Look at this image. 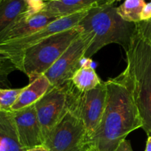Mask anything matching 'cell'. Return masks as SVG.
Returning a JSON list of instances; mask_svg holds the SVG:
<instances>
[{"label": "cell", "instance_id": "15", "mask_svg": "<svg viewBox=\"0 0 151 151\" xmlns=\"http://www.w3.org/2000/svg\"><path fill=\"white\" fill-rule=\"evenodd\" d=\"M26 10L24 0H5L0 2V34L20 19Z\"/></svg>", "mask_w": 151, "mask_h": 151}, {"label": "cell", "instance_id": "4", "mask_svg": "<svg viewBox=\"0 0 151 151\" xmlns=\"http://www.w3.org/2000/svg\"><path fill=\"white\" fill-rule=\"evenodd\" d=\"M83 32L79 25L52 35L27 49L20 58L18 70L32 81L44 75Z\"/></svg>", "mask_w": 151, "mask_h": 151}, {"label": "cell", "instance_id": "1", "mask_svg": "<svg viewBox=\"0 0 151 151\" xmlns=\"http://www.w3.org/2000/svg\"><path fill=\"white\" fill-rule=\"evenodd\" d=\"M105 83L106 109L98 128L87 141L86 151H116L128 135L142 128L138 109L122 73Z\"/></svg>", "mask_w": 151, "mask_h": 151}, {"label": "cell", "instance_id": "18", "mask_svg": "<svg viewBox=\"0 0 151 151\" xmlns=\"http://www.w3.org/2000/svg\"><path fill=\"white\" fill-rule=\"evenodd\" d=\"M23 88H0V111H11V108L16 103Z\"/></svg>", "mask_w": 151, "mask_h": 151}, {"label": "cell", "instance_id": "12", "mask_svg": "<svg viewBox=\"0 0 151 151\" xmlns=\"http://www.w3.org/2000/svg\"><path fill=\"white\" fill-rule=\"evenodd\" d=\"M119 1L120 0H52L46 2L42 11L58 19L103 4H115Z\"/></svg>", "mask_w": 151, "mask_h": 151}, {"label": "cell", "instance_id": "23", "mask_svg": "<svg viewBox=\"0 0 151 151\" xmlns=\"http://www.w3.org/2000/svg\"><path fill=\"white\" fill-rule=\"evenodd\" d=\"M116 151H134L131 147V142L128 140L125 139L119 144Z\"/></svg>", "mask_w": 151, "mask_h": 151}, {"label": "cell", "instance_id": "7", "mask_svg": "<svg viewBox=\"0 0 151 151\" xmlns=\"http://www.w3.org/2000/svg\"><path fill=\"white\" fill-rule=\"evenodd\" d=\"M106 97L107 88L105 82L85 92L79 91L72 84L69 100L83 123L88 139L94 134L101 122L106 109Z\"/></svg>", "mask_w": 151, "mask_h": 151}, {"label": "cell", "instance_id": "8", "mask_svg": "<svg viewBox=\"0 0 151 151\" xmlns=\"http://www.w3.org/2000/svg\"><path fill=\"white\" fill-rule=\"evenodd\" d=\"M92 40V34L83 31L44 74L52 87L60 86L71 81L75 72L82 66L85 53Z\"/></svg>", "mask_w": 151, "mask_h": 151}, {"label": "cell", "instance_id": "2", "mask_svg": "<svg viewBox=\"0 0 151 151\" xmlns=\"http://www.w3.org/2000/svg\"><path fill=\"white\" fill-rule=\"evenodd\" d=\"M126 54V68L122 72L142 122V129L151 136V44L138 32Z\"/></svg>", "mask_w": 151, "mask_h": 151}, {"label": "cell", "instance_id": "10", "mask_svg": "<svg viewBox=\"0 0 151 151\" xmlns=\"http://www.w3.org/2000/svg\"><path fill=\"white\" fill-rule=\"evenodd\" d=\"M18 137L25 150L43 146L44 137L37 117L35 105L12 111Z\"/></svg>", "mask_w": 151, "mask_h": 151}, {"label": "cell", "instance_id": "3", "mask_svg": "<svg viewBox=\"0 0 151 151\" xmlns=\"http://www.w3.org/2000/svg\"><path fill=\"white\" fill-rule=\"evenodd\" d=\"M78 25L84 32L93 35L92 42L84 55V58L88 59L110 44H119L126 51L137 32L136 23L122 19L116 12L114 3L90 9Z\"/></svg>", "mask_w": 151, "mask_h": 151}, {"label": "cell", "instance_id": "28", "mask_svg": "<svg viewBox=\"0 0 151 151\" xmlns=\"http://www.w3.org/2000/svg\"><path fill=\"white\" fill-rule=\"evenodd\" d=\"M45 151H49L48 150H47V148H45Z\"/></svg>", "mask_w": 151, "mask_h": 151}, {"label": "cell", "instance_id": "24", "mask_svg": "<svg viewBox=\"0 0 151 151\" xmlns=\"http://www.w3.org/2000/svg\"><path fill=\"white\" fill-rule=\"evenodd\" d=\"M26 151H45V147L44 146H38V147L27 150Z\"/></svg>", "mask_w": 151, "mask_h": 151}, {"label": "cell", "instance_id": "27", "mask_svg": "<svg viewBox=\"0 0 151 151\" xmlns=\"http://www.w3.org/2000/svg\"><path fill=\"white\" fill-rule=\"evenodd\" d=\"M5 1V0H0V2H2V1Z\"/></svg>", "mask_w": 151, "mask_h": 151}, {"label": "cell", "instance_id": "5", "mask_svg": "<svg viewBox=\"0 0 151 151\" xmlns=\"http://www.w3.org/2000/svg\"><path fill=\"white\" fill-rule=\"evenodd\" d=\"M87 140L85 127L69 96L66 113L44 139L43 146L49 151H86Z\"/></svg>", "mask_w": 151, "mask_h": 151}, {"label": "cell", "instance_id": "17", "mask_svg": "<svg viewBox=\"0 0 151 151\" xmlns=\"http://www.w3.org/2000/svg\"><path fill=\"white\" fill-rule=\"evenodd\" d=\"M145 4V0H125L116 7V12L126 22L138 23L141 22V13Z\"/></svg>", "mask_w": 151, "mask_h": 151}, {"label": "cell", "instance_id": "13", "mask_svg": "<svg viewBox=\"0 0 151 151\" xmlns=\"http://www.w3.org/2000/svg\"><path fill=\"white\" fill-rule=\"evenodd\" d=\"M51 87V83L45 75H42L36 78L29 85L24 87L16 103L12 106L11 111H16L35 104Z\"/></svg>", "mask_w": 151, "mask_h": 151}, {"label": "cell", "instance_id": "16", "mask_svg": "<svg viewBox=\"0 0 151 151\" xmlns=\"http://www.w3.org/2000/svg\"><path fill=\"white\" fill-rule=\"evenodd\" d=\"M87 60L86 63L83 64L75 72L72 76L71 81L74 86L81 92L90 91L94 89L102 83L101 80L96 73L95 70L91 66Z\"/></svg>", "mask_w": 151, "mask_h": 151}, {"label": "cell", "instance_id": "19", "mask_svg": "<svg viewBox=\"0 0 151 151\" xmlns=\"http://www.w3.org/2000/svg\"><path fill=\"white\" fill-rule=\"evenodd\" d=\"M16 69V67L11 62L0 60V88L8 86L7 77Z\"/></svg>", "mask_w": 151, "mask_h": 151}, {"label": "cell", "instance_id": "11", "mask_svg": "<svg viewBox=\"0 0 151 151\" xmlns=\"http://www.w3.org/2000/svg\"><path fill=\"white\" fill-rule=\"evenodd\" d=\"M55 19L57 18L44 11L40 12L30 18H28L24 13L20 19L0 34V44L34 33Z\"/></svg>", "mask_w": 151, "mask_h": 151}, {"label": "cell", "instance_id": "6", "mask_svg": "<svg viewBox=\"0 0 151 151\" xmlns=\"http://www.w3.org/2000/svg\"><path fill=\"white\" fill-rule=\"evenodd\" d=\"M90 9L55 19L40 30L18 39L0 44V60L11 62L17 69L22 53L47 37L78 26Z\"/></svg>", "mask_w": 151, "mask_h": 151}, {"label": "cell", "instance_id": "22", "mask_svg": "<svg viewBox=\"0 0 151 151\" xmlns=\"http://www.w3.org/2000/svg\"><path fill=\"white\" fill-rule=\"evenodd\" d=\"M151 19V1L147 3L141 13V21H147Z\"/></svg>", "mask_w": 151, "mask_h": 151}, {"label": "cell", "instance_id": "21", "mask_svg": "<svg viewBox=\"0 0 151 151\" xmlns=\"http://www.w3.org/2000/svg\"><path fill=\"white\" fill-rule=\"evenodd\" d=\"M137 32L140 36L151 44V19L147 21H141L136 23Z\"/></svg>", "mask_w": 151, "mask_h": 151}, {"label": "cell", "instance_id": "9", "mask_svg": "<svg viewBox=\"0 0 151 151\" xmlns=\"http://www.w3.org/2000/svg\"><path fill=\"white\" fill-rule=\"evenodd\" d=\"M72 86V81H69L60 86L51 87L34 104L44 139L66 113Z\"/></svg>", "mask_w": 151, "mask_h": 151}, {"label": "cell", "instance_id": "25", "mask_svg": "<svg viewBox=\"0 0 151 151\" xmlns=\"http://www.w3.org/2000/svg\"><path fill=\"white\" fill-rule=\"evenodd\" d=\"M145 151H151V136H149L147 139Z\"/></svg>", "mask_w": 151, "mask_h": 151}, {"label": "cell", "instance_id": "26", "mask_svg": "<svg viewBox=\"0 0 151 151\" xmlns=\"http://www.w3.org/2000/svg\"><path fill=\"white\" fill-rule=\"evenodd\" d=\"M52 1V0H44V1H46V2H47V1Z\"/></svg>", "mask_w": 151, "mask_h": 151}, {"label": "cell", "instance_id": "14", "mask_svg": "<svg viewBox=\"0 0 151 151\" xmlns=\"http://www.w3.org/2000/svg\"><path fill=\"white\" fill-rule=\"evenodd\" d=\"M0 151H26L19 142L12 111H0Z\"/></svg>", "mask_w": 151, "mask_h": 151}, {"label": "cell", "instance_id": "20", "mask_svg": "<svg viewBox=\"0 0 151 151\" xmlns=\"http://www.w3.org/2000/svg\"><path fill=\"white\" fill-rule=\"evenodd\" d=\"M27 10L25 14L28 18L40 13L44 10L46 1L44 0H24Z\"/></svg>", "mask_w": 151, "mask_h": 151}]
</instances>
